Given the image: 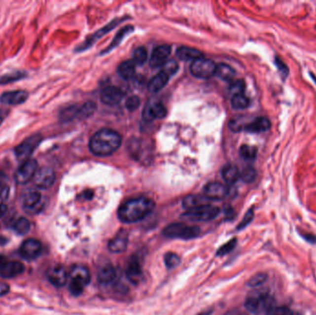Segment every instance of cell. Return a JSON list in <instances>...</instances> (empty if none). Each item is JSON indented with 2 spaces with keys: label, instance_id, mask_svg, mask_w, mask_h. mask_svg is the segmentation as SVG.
I'll use <instances>...</instances> for the list:
<instances>
[{
  "label": "cell",
  "instance_id": "obj_1",
  "mask_svg": "<svg viewBox=\"0 0 316 315\" xmlns=\"http://www.w3.org/2000/svg\"><path fill=\"white\" fill-rule=\"evenodd\" d=\"M155 202L146 197L131 199L119 207L118 216L123 223H136L145 218L154 211Z\"/></svg>",
  "mask_w": 316,
  "mask_h": 315
},
{
  "label": "cell",
  "instance_id": "obj_2",
  "mask_svg": "<svg viewBox=\"0 0 316 315\" xmlns=\"http://www.w3.org/2000/svg\"><path fill=\"white\" fill-rule=\"evenodd\" d=\"M121 144V136L111 129H101L90 140L91 152L97 156H108L114 154Z\"/></svg>",
  "mask_w": 316,
  "mask_h": 315
},
{
  "label": "cell",
  "instance_id": "obj_3",
  "mask_svg": "<svg viewBox=\"0 0 316 315\" xmlns=\"http://www.w3.org/2000/svg\"><path fill=\"white\" fill-rule=\"evenodd\" d=\"M70 278V290L73 296H79L82 293L84 287L88 285L91 276L88 269L80 264L73 265L69 274Z\"/></svg>",
  "mask_w": 316,
  "mask_h": 315
},
{
  "label": "cell",
  "instance_id": "obj_4",
  "mask_svg": "<svg viewBox=\"0 0 316 315\" xmlns=\"http://www.w3.org/2000/svg\"><path fill=\"white\" fill-rule=\"evenodd\" d=\"M200 233L201 229L198 227L189 226L183 223L170 224L163 230V235L169 239H178L185 241L197 238Z\"/></svg>",
  "mask_w": 316,
  "mask_h": 315
},
{
  "label": "cell",
  "instance_id": "obj_5",
  "mask_svg": "<svg viewBox=\"0 0 316 315\" xmlns=\"http://www.w3.org/2000/svg\"><path fill=\"white\" fill-rule=\"evenodd\" d=\"M96 110V105L93 102H87L81 105H71L61 112L60 118L66 122L74 119H83L91 117Z\"/></svg>",
  "mask_w": 316,
  "mask_h": 315
},
{
  "label": "cell",
  "instance_id": "obj_6",
  "mask_svg": "<svg viewBox=\"0 0 316 315\" xmlns=\"http://www.w3.org/2000/svg\"><path fill=\"white\" fill-rule=\"evenodd\" d=\"M219 212L220 210L218 207L208 205L186 211L181 214V218L191 221H209L215 218Z\"/></svg>",
  "mask_w": 316,
  "mask_h": 315
},
{
  "label": "cell",
  "instance_id": "obj_7",
  "mask_svg": "<svg viewBox=\"0 0 316 315\" xmlns=\"http://www.w3.org/2000/svg\"><path fill=\"white\" fill-rule=\"evenodd\" d=\"M245 308L252 314L269 312L272 309V299L267 294L251 295L245 301Z\"/></svg>",
  "mask_w": 316,
  "mask_h": 315
},
{
  "label": "cell",
  "instance_id": "obj_8",
  "mask_svg": "<svg viewBox=\"0 0 316 315\" xmlns=\"http://www.w3.org/2000/svg\"><path fill=\"white\" fill-rule=\"evenodd\" d=\"M42 139L43 137L41 134H33L27 139L24 140L22 143L15 148L16 157L23 162L29 159L30 156L41 143Z\"/></svg>",
  "mask_w": 316,
  "mask_h": 315
},
{
  "label": "cell",
  "instance_id": "obj_9",
  "mask_svg": "<svg viewBox=\"0 0 316 315\" xmlns=\"http://www.w3.org/2000/svg\"><path fill=\"white\" fill-rule=\"evenodd\" d=\"M215 70L216 64L213 60L204 58L192 61L191 65V74L200 79L211 78L215 74Z\"/></svg>",
  "mask_w": 316,
  "mask_h": 315
},
{
  "label": "cell",
  "instance_id": "obj_10",
  "mask_svg": "<svg viewBox=\"0 0 316 315\" xmlns=\"http://www.w3.org/2000/svg\"><path fill=\"white\" fill-rule=\"evenodd\" d=\"M37 166L38 164L35 158H29L25 160L15 172V181L21 185L29 182L31 179L34 178L38 170Z\"/></svg>",
  "mask_w": 316,
  "mask_h": 315
},
{
  "label": "cell",
  "instance_id": "obj_11",
  "mask_svg": "<svg viewBox=\"0 0 316 315\" xmlns=\"http://www.w3.org/2000/svg\"><path fill=\"white\" fill-rule=\"evenodd\" d=\"M22 207L24 211L30 214H36L41 212L44 207L41 193L35 190L25 192L22 197Z\"/></svg>",
  "mask_w": 316,
  "mask_h": 315
},
{
  "label": "cell",
  "instance_id": "obj_12",
  "mask_svg": "<svg viewBox=\"0 0 316 315\" xmlns=\"http://www.w3.org/2000/svg\"><path fill=\"white\" fill-rule=\"evenodd\" d=\"M42 250H43V246L41 242L35 239H29L22 242L19 251L23 259L27 261H32V260H35L36 258L40 256V254L42 253Z\"/></svg>",
  "mask_w": 316,
  "mask_h": 315
},
{
  "label": "cell",
  "instance_id": "obj_13",
  "mask_svg": "<svg viewBox=\"0 0 316 315\" xmlns=\"http://www.w3.org/2000/svg\"><path fill=\"white\" fill-rule=\"evenodd\" d=\"M34 183L39 189L46 190L53 186L56 181V174L54 170L49 167H44L37 170L35 175L33 178Z\"/></svg>",
  "mask_w": 316,
  "mask_h": 315
},
{
  "label": "cell",
  "instance_id": "obj_14",
  "mask_svg": "<svg viewBox=\"0 0 316 315\" xmlns=\"http://www.w3.org/2000/svg\"><path fill=\"white\" fill-rule=\"evenodd\" d=\"M228 187L220 182H210L204 189V195L209 200H222L228 195Z\"/></svg>",
  "mask_w": 316,
  "mask_h": 315
},
{
  "label": "cell",
  "instance_id": "obj_15",
  "mask_svg": "<svg viewBox=\"0 0 316 315\" xmlns=\"http://www.w3.org/2000/svg\"><path fill=\"white\" fill-rule=\"evenodd\" d=\"M171 54V47L168 44H163L154 49L150 59V66L152 68H160L167 62Z\"/></svg>",
  "mask_w": 316,
  "mask_h": 315
},
{
  "label": "cell",
  "instance_id": "obj_16",
  "mask_svg": "<svg viewBox=\"0 0 316 315\" xmlns=\"http://www.w3.org/2000/svg\"><path fill=\"white\" fill-rule=\"evenodd\" d=\"M29 98V94L27 91L18 90L6 92L0 96V102L7 105H18L25 103Z\"/></svg>",
  "mask_w": 316,
  "mask_h": 315
},
{
  "label": "cell",
  "instance_id": "obj_17",
  "mask_svg": "<svg viewBox=\"0 0 316 315\" xmlns=\"http://www.w3.org/2000/svg\"><path fill=\"white\" fill-rule=\"evenodd\" d=\"M69 274L66 268L60 264H57L49 269L47 273V279L53 286L61 287L67 283Z\"/></svg>",
  "mask_w": 316,
  "mask_h": 315
},
{
  "label": "cell",
  "instance_id": "obj_18",
  "mask_svg": "<svg viewBox=\"0 0 316 315\" xmlns=\"http://www.w3.org/2000/svg\"><path fill=\"white\" fill-rule=\"evenodd\" d=\"M126 277L134 285L139 284L142 279V269L137 258H132L126 267Z\"/></svg>",
  "mask_w": 316,
  "mask_h": 315
},
{
  "label": "cell",
  "instance_id": "obj_19",
  "mask_svg": "<svg viewBox=\"0 0 316 315\" xmlns=\"http://www.w3.org/2000/svg\"><path fill=\"white\" fill-rule=\"evenodd\" d=\"M124 96V93L115 86H107L101 92V101L107 105H118Z\"/></svg>",
  "mask_w": 316,
  "mask_h": 315
},
{
  "label": "cell",
  "instance_id": "obj_20",
  "mask_svg": "<svg viewBox=\"0 0 316 315\" xmlns=\"http://www.w3.org/2000/svg\"><path fill=\"white\" fill-rule=\"evenodd\" d=\"M271 128V121L265 117H256L255 119L247 122L243 132L249 133H262L267 132Z\"/></svg>",
  "mask_w": 316,
  "mask_h": 315
},
{
  "label": "cell",
  "instance_id": "obj_21",
  "mask_svg": "<svg viewBox=\"0 0 316 315\" xmlns=\"http://www.w3.org/2000/svg\"><path fill=\"white\" fill-rule=\"evenodd\" d=\"M24 264L20 262H7L6 265L0 270V277L3 279H13L24 272Z\"/></svg>",
  "mask_w": 316,
  "mask_h": 315
},
{
  "label": "cell",
  "instance_id": "obj_22",
  "mask_svg": "<svg viewBox=\"0 0 316 315\" xmlns=\"http://www.w3.org/2000/svg\"><path fill=\"white\" fill-rule=\"evenodd\" d=\"M167 116V108L161 103L150 104L143 112V117L146 120L161 119Z\"/></svg>",
  "mask_w": 316,
  "mask_h": 315
},
{
  "label": "cell",
  "instance_id": "obj_23",
  "mask_svg": "<svg viewBox=\"0 0 316 315\" xmlns=\"http://www.w3.org/2000/svg\"><path fill=\"white\" fill-rule=\"evenodd\" d=\"M129 243V236L125 231L119 232L114 239L108 243V249L114 253H120L127 249Z\"/></svg>",
  "mask_w": 316,
  "mask_h": 315
},
{
  "label": "cell",
  "instance_id": "obj_24",
  "mask_svg": "<svg viewBox=\"0 0 316 315\" xmlns=\"http://www.w3.org/2000/svg\"><path fill=\"white\" fill-rule=\"evenodd\" d=\"M211 200L205 195H188L182 201V206L188 211L202 206H208Z\"/></svg>",
  "mask_w": 316,
  "mask_h": 315
},
{
  "label": "cell",
  "instance_id": "obj_25",
  "mask_svg": "<svg viewBox=\"0 0 316 315\" xmlns=\"http://www.w3.org/2000/svg\"><path fill=\"white\" fill-rule=\"evenodd\" d=\"M118 22H119V21H118V20L113 21V22H111L107 26H105V27H104L102 29L99 30L98 32H96L94 35H92L90 38H88L87 41H86L85 43L81 44V46H80L78 49H76V50H77V51H82V50H84V49H87L89 46H91L93 43L96 42V40H98L99 38H101V37L105 35H106L107 33H109L113 28H115V27L118 25Z\"/></svg>",
  "mask_w": 316,
  "mask_h": 315
},
{
  "label": "cell",
  "instance_id": "obj_26",
  "mask_svg": "<svg viewBox=\"0 0 316 315\" xmlns=\"http://www.w3.org/2000/svg\"><path fill=\"white\" fill-rule=\"evenodd\" d=\"M169 76L161 70L158 74L154 76L148 83V90L151 93H158L164 88L169 82Z\"/></svg>",
  "mask_w": 316,
  "mask_h": 315
},
{
  "label": "cell",
  "instance_id": "obj_27",
  "mask_svg": "<svg viewBox=\"0 0 316 315\" xmlns=\"http://www.w3.org/2000/svg\"><path fill=\"white\" fill-rule=\"evenodd\" d=\"M222 176L228 184H234L241 177V173L238 167L233 164H228L222 169Z\"/></svg>",
  "mask_w": 316,
  "mask_h": 315
},
{
  "label": "cell",
  "instance_id": "obj_28",
  "mask_svg": "<svg viewBox=\"0 0 316 315\" xmlns=\"http://www.w3.org/2000/svg\"><path fill=\"white\" fill-rule=\"evenodd\" d=\"M176 57L180 60L189 61V60H196L203 58L202 52L199 51L195 48H191L188 46H180L176 50Z\"/></svg>",
  "mask_w": 316,
  "mask_h": 315
},
{
  "label": "cell",
  "instance_id": "obj_29",
  "mask_svg": "<svg viewBox=\"0 0 316 315\" xmlns=\"http://www.w3.org/2000/svg\"><path fill=\"white\" fill-rule=\"evenodd\" d=\"M116 279L115 267L110 264L103 265L98 272V280L102 284H109Z\"/></svg>",
  "mask_w": 316,
  "mask_h": 315
},
{
  "label": "cell",
  "instance_id": "obj_30",
  "mask_svg": "<svg viewBox=\"0 0 316 315\" xmlns=\"http://www.w3.org/2000/svg\"><path fill=\"white\" fill-rule=\"evenodd\" d=\"M219 79L225 81H230L233 80L235 77V70L232 67L229 66L228 64L225 63H220L216 65V70H215V74Z\"/></svg>",
  "mask_w": 316,
  "mask_h": 315
},
{
  "label": "cell",
  "instance_id": "obj_31",
  "mask_svg": "<svg viewBox=\"0 0 316 315\" xmlns=\"http://www.w3.org/2000/svg\"><path fill=\"white\" fill-rule=\"evenodd\" d=\"M118 74L124 80H131L135 74V63L133 60H127L118 67Z\"/></svg>",
  "mask_w": 316,
  "mask_h": 315
},
{
  "label": "cell",
  "instance_id": "obj_32",
  "mask_svg": "<svg viewBox=\"0 0 316 315\" xmlns=\"http://www.w3.org/2000/svg\"><path fill=\"white\" fill-rule=\"evenodd\" d=\"M12 228L18 235H26L31 229V223L29 220L25 217H20L16 220L12 226Z\"/></svg>",
  "mask_w": 316,
  "mask_h": 315
},
{
  "label": "cell",
  "instance_id": "obj_33",
  "mask_svg": "<svg viewBox=\"0 0 316 315\" xmlns=\"http://www.w3.org/2000/svg\"><path fill=\"white\" fill-rule=\"evenodd\" d=\"M250 99L244 96V94L233 96L231 99V105L236 110L246 109L250 106Z\"/></svg>",
  "mask_w": 316,
  "mask_h": 315
},
{
  "label": "cell",
  "instance_id": "obj_34",
  "mask_svg": "<svg viewBox=\"0 0 316 315\" xmlns=\"http://www.w3.org/2000/svg\"><path fill=\"white\" fill-rule=\"evenodd\" d=\"M27 76V74L22 71H15L12 73L5 74L2 77H0V85H5L11 82L20 81L22 79H24Z\"/></svg>",
  "mask_w": 316,
  "mask_h": 315
},
{
  "label": "cell",
  "instance_id": "obj_35",
  "mask_svg": "<svg viewBox=\"0 0 316 315\" xmlns=\"http://www.w3.org/2000/svg\"><path fill=\"white\" fill-rule=\"evenodd\" d=\"M258 149L255 146L243 144L240 149V154L246 160H253L257 156Z\"/></svg>",
  "mask_w": 316,
  "mask_h": 315
},
{
  "label": "cell",
  "instance_id": "obj_36",
  "mask_svg": "<svg viewBox=\"0 0 316 315\" xmlns=\"http://www.w3.org/2000/svg\"><path fill=\"white\" fill-rule=\"evenodd\" d=\"M274 63H275V65L277 67V69H278V70H279V72L280 73V76H281L282 80L284 81H286V79H287L288 75H289V69H288L287 64L282 60L281 58L278 57V56L275 57Z\"/></svg>",
  "mask_w": 316,
  "mask_h": 315
},
{
  "label": "cell",
  "instance_id": "obj_37",
  "mask_svg": "<svg viewBox=\"0 0 316 315\" xmlns=\"http://www.w3.org/2000/svg\"><path fill=\"white\" fill-rule=\"evenodd\" d=\"M133 27H132V26H127L125 28H123V29L121 30V31L118 33V35H116L115 39L113 40V42H112L110 45H109V47H108L106 50H105L104 53H107V52L110 51L111 49H113L114 47H116V46H117V45L121 42V40L124 38L126 35L130 34V33H131V32H133Z\"/></svg>",
  "mask_w": 316,
  "mask_h": 315
},
{
  "label": "cell",
  "instance_id": "obj_38",
  "mask_svg": "<svg viewBox=\"0 0 316 315\" xmlns=\"http://www.w3.org/2000/svg\"><path fill=\"white\" fill-rule=\"evenodd\" d=\"M257 176V172L254 168L252 167H247L243 169V172L241 173V178L243 179L245 183H250L255 180Z\"/></svg>",
  "mask_w": 316,
  "mask_h": 315
},
{
  "label": "cell",
  "instance_id": "obj_39",
  "mask_svg": "<svg viewBox=\"0 0 316 315\" xmlns=\"http://www.w3.org/2000/svg\"><path fill=\"white\" fill-rule=\"evenodd\" d=\"M147 59V51L144 47H138L133 54V62L138 65H142Z\"/></svg>",
  "mask_w": 316,
  "mask_h": 315
},
{
  "label": "cell",
  "instance_id": "obj_40",
  "mask_svg": "<svg viewBox=\"0 0 316 315\" xmlns=\"http://www.w3.org/2000/svg\"><path fill=\"white\" fill-rule=\"evenodd\" d=\"M245 88H246L245 81L243 80H237V81L231 82V84L229 86V91L232 93L233 96H237V95L244 94Z\"/></svg>",
  "mask_w": 316,
  "mask_h": 315
},
{
  "label": "cell",
  "instance_id": "obj_41",
  "mask_svg": "<svg viewBox=\"0 0 316 315\" xmlns=\"http://www.w3.org/2000/svg\"><path fill=\"white\" fill-rule=\"evenodd\" d=\"M165 264L169 268H174L180 264V258L173 252H168L165 254Z\"/></svg>",
  "mask_w": 316,
  "mask_h": 315
},
{
  "label": "cell",
  "instance_id": "obj_42",
  "mask_svg": "<svg viewBox=\"0 0 316 315\" xmlns=\"http://www.w3.org/2000/svg\"><path fill=\"white\" fill-rule=\"evenodd\" d=\"M247 122H244L243 117H236L230 120L229 129L234 132H243V129Z\"/></svg>",
  "mask_w": 316,
  "mask_h": 315
},
{
  "label": "cell",
  "instance_id": "obj_43",
  "mask_svg": "<svg viewBox=\"0 0 316 315\" xmlns=\"http://www.w3.org/2000/svg\"><path fill=\"white\" fill-rule=\"evenodd\" d=\"M236 244H237L236 239L230 240V241L227 242L226 244H224L223 246H221L220 249H218L217 252H216V255H217V256H223V255L227 254L228 252H230L232 249L235 248Z\"/></svg>",
  "mask_w": 316,
  "mask_h": 315
},
{
  "label": "cell",
  "instance_id": "obj_44",
  "mask_svg": "<svg viewBox=\"0 0 316 315\" xmlns=\"http://www.w3.org/2000/svg\"><path fill=\"white\" fill-rule=\"evenodd\" d=\"M177 70H178V65H177L176 61H174V60L168 61L164 66L162 67V70L165 73L168 74L169 77L171 75H174V74L176 73Z\"/></svg>",
  "mask_w": 316,
  "mask_h": 315
},
{
  "label": "cell",
  "instance_id": "obj_45",
  "mask_svg": "<svg viewBox=\"0 0 316 315\" xmlns=\"http://www.w3.org/2000/svg\"><path fill=\"white\" fill-rule=\"evenodd\" d=\"M140 100L138 96H131L126 101V108L130 111H134L140 106Z\"/></svg>",
  "mask_w": 316,
  "mask_h": 315
},
{
  "label": "cell",
  "instance_id": "obj_46",
  "mask_svg": "<svg viewBox=\"0 0 316 315\" xmlns=\"http://www.w3.org/2000/svg\"><path fill=\"white\" fill-rule=\"evenodd\" d=\"M265 280H266V275L263 274V273H260V274L255 275L254 277H252V278L249 280L248 285L250 286H252V287L261 286L262 284L265 283Z\"/></svg>",
  "mask_w": 316,
  "mask_h": 315
},
{
  "label": "cell",
  "instance_id": "obj_47",
  "mask_svg": "<svg viewBox=\"0 0 316 315\" xmlns=\"http://www.w3.org/2000/svg\"><path fill=\"white\" fill-rule=\"evenodd\" d=\"M253 217H254V212H253V209L250 208V210H248V212L245 213V215H244V217H243V220H242V222L239 224L238 229L241 230V229L245 228V227H247V226L250 224V222L252 221Z\"/></svg>",
  "mask_w": 316,
  "mask_h": 315
},
{
  "label": "cell",
  "instance_id": "obj_48",
  "mask_svg": "<svg viewBox=\"0 0 316 315\" xmlns=\"http://www.w3.org/2000/svg\"><path fill=\"white\" fill-rule=\"evenodd\" d=\"M8 195H9V186L7 184L0 190V200L6 201L8 198Z\"/></svg>",
  "mask_w": 316,
  "mask_h": 315
},
{
  "label": "cell",
  "instance_id": "obj_49",
  "mask_svg": "<svg viewBox=\"0 0 316 315\" xmlns=\"http://www.w3.org/2000/svg\"><path fill=\"white\" fill-rule=\"evenodd\" d=\"M8 291H9V286L4 282H0V297L8 293Z\"/></svg>",
  "mask_w": 316,
  "mask_h": 315
},
{
  "label": "cell",
  "instance_id": "obj_50",
  "mask_svg": "<svg viewBox=\"0 0 316 315\" xmlns=\"http://www.w3.org/2000/svg\"><path fill=\"white\" fill-rule=\"evenodd\" d=\"M6 181H7V176H6V174H5L3 171L0 170V190H1L5 185H7Z\"/></svg>",
  "mask_w": 316,
  "mask_h": 315
},
{
  "label": "cell",
  "instance_id": "obj_51",
  "mask_svg": "<svg viewBox=\"0 0 316 315\" xmlns=\"http://www.w3.org/2000/svg\"><path fill=\"white\" fill-rule=\"evenodd\" d=\"M7 211V207L4 204H0V217L3 216Z\"/></svg>",
  "mask_w": 316,
  "mask_h": 315
},
{
  "label": "cell",
  "instance_id": "obj_52",
  "mask_svg": "<svg viewBox=\"0 0 316 315\" xmlns=\"http://www.w3.org/2000/svg\"><path fill=\"white\" fill-rule=\"evenodd\" d=\"M7 262H8V261H7V259L6 257L0 255V270H1L5 265H6Z\"/></svg>",
  "mask_w": 316,
  "mask_h": 315
},
{
  "label": "cell",
  "instance_id": "obj_53",
  "mask_svg": "<svg viewBox=\"0 0 316 315\" xmlns=\"http://www.w3.org/2000/svg\"><path fill=\"white\" fill-rule=\"evenodd\" d=\"M310 76L312 77V79H313V81H315V83L316 84V77L314 75V73H312V72H310Z\"/></svg>",
  "mask_w": 316,
  "mask_h": 315
},
{
  "label": "cell",
  "instance_id": "obj_54",
  "mask_svg": "<svg viewBox=\"0 0 316 315\" xmlns=\"http://www.w3.org/2000/svg\"><path fill=\"white\" fill-rule=\"evenodd\" d=\"M2 121H3V117H1V115H0V124L2 123Z\"/></svg>",
  "mask_w": 316,
  "mask_h": 315
},
{
  "label": "cell",
  "instance_id": "obj_55",
  "mask_svg": "<svg viewBox=\"0 0 316 315\" xmlns=\"http://www.w3.org/2000/svg\"><path fill=\"white\" fill-rule=\"evenodd\" d=\"M208 315V314H202V315Z\"/></svg>",
  "mask_w": 316,
  "mask_h": 315
}]
</instances>
